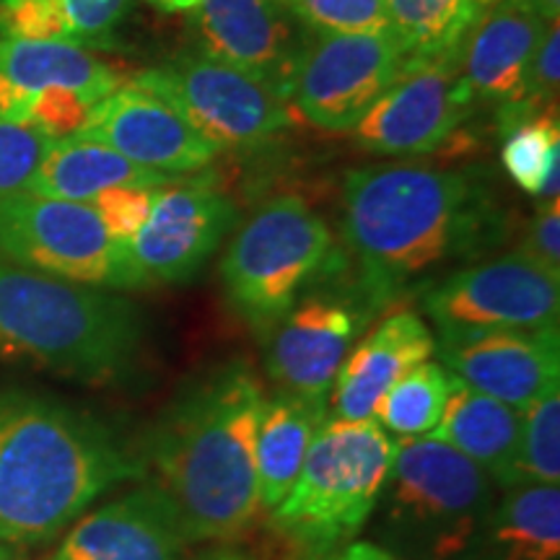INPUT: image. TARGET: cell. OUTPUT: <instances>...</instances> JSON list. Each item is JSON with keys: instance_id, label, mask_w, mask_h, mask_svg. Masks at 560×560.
Returning a JSON list of instances; mask_svg holds the SVG:
<instances>
[{"instance_id": "6da1fadb", "label": "cell", "mask_w": 560, "mask_h": 560, "mask_svg": "<svg viewBox=\"0 0 560 560\" xmlns=\"http://www.w3.org/2000/svg\"><path fill=\"white\" fill-rule=\"evenodd\" d=\"M501 231L465 172L416 161L363 166L342 182L338 265L380 312L425 272L490 249Z\"/></svg>"}, {"instance_id": "7a4b0ae2", "label": "cell", "mask_w": 560, "mask_h": 560, "mask_svg": "<svg viewBox=\"0 0 560 560\" xmlns=\"http://www.w3.org/2000/svg\"><path fill=\"white\" fill-rule=\"evenodd\" d=\"M265 392L247 361L219 363L192 380L140 444L145 470L177 511L187 542H234L260 516L257 431Z\"/></svg>"}, {"instance_id": "3957f363", "label": "cell", "mask_w": 560, "mask_h": 560, "mask_svg": "<svg viewBox=\"0 0 560 560\" xmlns=\"http://www.w3.org/2000/svg\"><path fill=\"white\" fill-rule=\"evenodd\" d=\"M149 478L140 446L58 397L0 387V542L52 540L96 499Z\"/></svg>"}, {"instance_id": "277c9868", "label": "cell", "mask_w": 560, "mask_h": 560, "mask_svg": "<svg viewBox=\"0 0 560 560\" xmlns=\"http://www.w3.org/2000/svg\"><path fill=\"white\" fill-rule=\"evenodd\" d=\"M143 350L132 301L0 260V361L112 387L136 380Z\"/></svg>"}, {"instance_id": "5b68a950", "label": "cell", "mask_w": 560, "mask_h": 560, "mask_svg": "<svg viewBox=\"0 0 560 560\" xmlns=\"http://www.w3.org/2000/svg\"><path fill=\"white\" fill-rule=\"evenodd\" d=\"M397 441L374 418L325 423L299 478L270 509V529L304 560L330 556L353 540L380 506Z\"/></svg>"}, {"instance_id": "8992f818", "label": "cell", "mask_w": 560, "mask_h": 560, "mask_svg": "<svg viewBox=\"0 0 560 560\" xmlns=\"http://www.w3.org/2000/svg\"><path fill=\"white\" fill-rule=\"evenodd\" d=\"M495 503V482L436 439L397 444L376 535L402 560H459Z\"/></svg>"}, {"instance_id": "52a82bcc", "label": "cell", "mask_w": 560, "mask_h": 560, "mask_svg": "<svg viewBox=\"0 0 560 560\" xmlns=\"http://www.w3.org/2000/svg\"><path fill=\"white\" fill-rule=\"evenodd\" d=\"M327 221L299 195H278L255 210L221 260L223 296L262 342L310 285L335 262Z\"/></svg>"}, {"instance_id": "ba28073f", "label": "cell", "mask_w": 560, "mask_h": 560, "mask_svg": "<svg viewBox=\"0 0 560 560\" xmlns=\"http://www.w3.org/2000/svg\"><path fill=\"white\" fill-rule=\"evenodd\" d=\"M0 260L91 289H149L128 244L86 202L32 192L0 198Z\"/></svg>"}, {"instance_id": "9c48e42d", "label": "cell", "mask_w": 560, "mask_h": 560, "mask_svg": "<svg viewBox=\"0 0 560 560\" xmlns=\"http://www.w3.org/2000/svg\"><path fill=\"white\" fill-rule=\"evenodd\" d=\"M130 83L172 104L219 153L260 149L291 125L289 104L200 50L140 70Z\"/></svg>"}, {"instance_id": "30bf717a", "label": "cell", "mask_w": 560, "mask_h": 560, "mask_svg": "<svg viewBox=\"0 0 560 560\" xmlns=\"http://www.w3.org/2000/svg\"><path fill=\"white\" fill-rule=\"evenodd\" d=\"M423 312L441 340L495 330H558L560 280L509 252L429 285Z\"/></svg>"}, {"instance_id": "8fae6325", "label": "cell", "mask_w": 560, "mask_h": 560, "mask_svg": "<svg viewBox=\"0 0 560 560\" xmlns=\"http://www.w3.org/2000/svg\"><path fill=\"white\" fill-rule=\"evenodd\" d=\"M402 68L389 34H310L289 104L314 128L353 132Z\"/></svg>"}, {"instance_id": "7c38bea8", "label": "cell", "mask_w": 560, "mask_h": 560, "mask_svg": "<svg viewBox=\"0 0 560 560\" xmlns=\"http://www.w3.org/2000/svg\"><path fill=\"white\" fill-rule=\"evenodd\" d=\"M459 50L405 66L400 79L355 125L359 149L374 156H423L439 151L478 107L462 73Z\"/></svg>"}, {"instance_id": "4fadbf2b", "label": "cell", "mask_w": 560, "mask_h": 560, "mask_svg": "<svg viewBox=\"0 0 560 560\" xmlns=\"http://www.w3.org/2000/svg\"><path fill=\"white\" fill-rule=\"evenodd\" d=\"M376 310L348 283L299 299L265 340V369L280 392L327 402L335 376Z\"/></svg>"}, {"instance_id": "5bb4252c", "label": "cell", "mask_w": 560, "mask_h": 560, "mask_svg": "<svg viewBox=\"0 0 560 560\" xmlns=\"http://www.w3.org/2000/svg\"><path fill=\"white\" fill-rule=\"evenodd\" d=\"M190 26L202 55L242 70L289 104L310 32L278 0H200Z\"/></svg>"}, {"instance_id": "9a60e30c", "label": "cell", "mask_w": 560, "mask_h": 560, "mask_svg": "<svg viewBox=\"0 0 560 560\" xmlns=\"http://www.w3.org/2000/svg\"><path fill=\"white\" fill-rule=\"evenodd\" d=\"M234 226L236 202L213 179H174L156 192L149 221L128 242V249L149 285L187 283Z\"/></svg>"}, {"instance_id": "2e32d148", "label": "cell", "mask_w": 560, "mask_h": 560, "mask_svg": "<svg viewBox=\"0 0 560 560\" xmlns=\"http://www.w3.org/2000/svg\"><path fill=\"white\" fill-rule=\"evenodd\" d=\"M75 136L100 140L132 164L170 177L206 170L219 156L172 104L130 81L104 96Z\"/></svg>"}, {"instance_id": "e0dca14e", "label": "cell", "mask_w": 560, "mask_h": 560, "mask_svg": "<svg viewBox=\"0 0 560 560\" xmlns=\"http://www.w3.org/2000/svg\"><path fill=\"white\" fill-rule=\"evenodd\" d=\"M441 366L467 387L524 412L560 387L558 330H495L439 340Z\"/></svg>"}, {"instance_id": "ac0fdd59", "label": "cell", "mask_w": 560, "mask_h": 560, "mask_svg": "<svg viewBox=\"0 0 560 560\" xmlns=\"http://www.w3.org/2000/svg\"><path fill=\"white\" fill-rule=\"evenodd\" d=\"M187 545L170 499L145 482L75 524L52 560H182Z\"/></svg>"}, {"instance_id": "d6986e66", "label": "cell", "mask_w": 560, "mask_h": 560, "mask_svg": "<svg viewBox=\"0 0 560 560\" xmlns=\"http://www.w3.org/2000/svg\"><path fill=\"white\" fill-rule=\"evenodd\" d=\"M548 26L529 0H503L475 21L459 50L475 104L501 109L522 100L524 73Z\"/></svg>"}, {"instance_id": "ffe728a7", "label": "cell", "mask_w": 560, "mask_h": 560, "mask_svg": "<svg viewBox=\"0 0 560 560\" xmlns=\"http://www.w3.org/2000/svg\"><path fill=\"white\" fill-rule=\"evenodd\" d=\"M436 353V340L416 312H395L350 348L332 384V410L340 420L374 416L392 384Z\"/></svg>"}, {"instance_id": "44dd1931", "label": "cell", "mask_w": 560, "mask_h": 560, "mask_svg": "<svg viewBox=\"0 0 560 560\" xmlns=\"http://www.w3.org/2000/svg\"><path fill=\"white\" fill-rule=\"evenodd\" d=\"M122 83V70L86 47L0 37V120L26 122L32 100L45 89H75L102 102Z\"/></svg>"}, {"instance_id": "7402d4cb", "label": "cell", "mask_w": 560, "mask_h": 560, "mask_svg": "<svg viewBox=\"0 0 560 560\" xmlns=\"http://www.w3.org/2000/svg\"><path fill=\"white\" fill-rule=\"evenodd\" d=\"M560 490L524 482L503 490L459 560H558Z\"/></svg>"}, {"instance_id": "603a6c76", "label": "cell", "mask_w": 560, "mask_h": 560, "mask_svg": "<svg viewBox=\"0 0 560 560\" xmlns=\"http://www.w3.org/2000/svg\"><path fill=\"white\" fill-rule=\"evenodd\" d=\"M520 412L482 392L457 384L429 436L475 462L495 486H516Z\"/></svg>"}, {"instance_id": "cb8c5ba5", "label": "cell", "mask_w": 560, "mask_h": 560, "mask_svg": "<svg viewBox=\"0 0 560 560\" xmlns=\"http://www.w3.org/2000/svg\"><path fill=\"white\" fill-rule=\"evenodd\" d=\"M177 177L143 170L109 145L83 136L52 140L26 192L37 198L89 202L109 187H164Z\"/></svg>"}, {"instance_id": "d4e9b609", "label": "cell", "mask_w": 560, "mask_h": 560, "mask_svg": "<svg viewBox=\"0 0 560 560\" xmlns=\"http://www.w3.org/2000/svg\"><path fill=\"white\" fill-rule=\"evenodd\" d=\"M327 402L280 392L265 400L257 431V493L262 509H276L299 478L314 436L325 425Z\"/></svg>"}, {"instance_id": "484cf974", "label": "cell", "mask_w": 560, "mask_h": 560, "mask_svg": "<svg viewBox=\"0 0 560 560\" xmlns=\"http://www.w3.org/2000/svg\"><path fill=\"white\" fill-rule=\"evenodd\" d=\"M132 0H0V37L109 45L130 16Z\"/></svg>"}, {"instance_id": "4316f807", "label": "cell", "mask_w": 560, "mask_h": 560, "mask_svg": "<svg viewBox=\"0 0 560 560\" xmlns=\"http://www.w3.org/2000/svg\"><path fill=\"white\" fill-rule=\"evenodd\" d=\"M503 170L520 190L552 200L560 192L558 104L532 107L516 102L499 109Z\"/></svg>"}, {"instance_id": "83f0119b", "label": "cell", "mask_w": 560, "mask_h": 560, "mask_svg": "<svg viewBox=\"0 0 560 560\" xmlns=\"http://www.w3.org/2000/svg\"><path fill=\"white\" fill-rule=\"evenodd\" d=\"M389 34L400 47L405 66L444 58L459 50L480 19L472 0H384Z\"/></svg>"}, {"instance_id": "f1b7e54d", "label": "cell", "mask_w": 560, "mask_h": 560, "mask_svg": "<svg viewBox=\"0 0 560 560\" xmlns=\"http://www.w3.org/2000/svg\"><path fill=\"white\" fill-rule=\"evenodd\" d=\"M457 384V376L446 366H441V363H418L402 380L392 384L387 395L376 402L374 420L387 433H395V436H429L439 425L441 412H444Z\"/></svg>"}, {"instance_id": "f546056e", "label": "cell", "mask_w": 560, "mask_h": 560, "mask_svg": "<svg viewBox=\"0 0 560 560\" xmlns=\"http://www.w3.org/2000/svg\"><path fill=\"white\" fill-rule=\"evenodd\" d=\"M516 486H558L560 482V387L545 392L520 412Z\"/></svg>"}, {"instance_id": "4dcf8cb0", "label": "cell", "mask_w": 560, "mask_h": 560, "mask_svg": "<svg viewBox=\"0 0 560 560\" xmlns=\"http://www.w3.org/2000/svg\"><path fill=\"white\" fill-rule=\"evenodd\" d=\"M278 3L310 34H389L384 0H278Z\"/></svg>"}, {"instance_id": "1f68e13d", "label": "cell", "mask_w": 560, "mask_h": 560, "mask_svg": "<svg viewBox=\"0 0 560 560\" xmlns=\"http://www.w3.org/2000/svg\"><path fill=\"white\" fill-rule=\"evenodd\" d=\"M52 138L30 122L0 120V198L26 192Z\"/></svg>"}, {"instance_id": "d6a6232c", "label": "cell", "mask_w": 560, "mask_h": 560, "mask_svg": "<svg viewBox=\"0 0 560 560\" xmlns=\"http://www.w3.org/2000/svg\"><path fill=\"white\" fill-rule=\"evenodd\" d=\"M96 104L100 102H96L94 96L83 94V91L52 86L39 91V94L34 96L26 122L45 132L47 138L60 140L75 136V132L86 125L91 109H94Z\"/></svg>"}, {"instance_id": "836d02e7", "label": "cell", "mask_w": 560, "mask_h": 560, "mask_svg": "<svg viewBox=\"0 0 560 560\" xmlns=\"http://www.w3.org/2000/svg\"><path fill=\"white\" fill-rule=\"evenodd\" d=\"M161 187H109L89 202L117 242L128 244L149 221L153 200Z\"/></svg>"}, {"instance_id": "e575fe53", "label": "cell", "mask_w": 560, "mask_h": 560, "mask_svg": "<svg viewBox=\"0 0 560 560\" xmlns=\"http://www.w3.org/2000/svg\"><path fill=\"white\" fill-rule=\"evenodd\" d=\"M524 260L537 265L550 278L560 280V200H545L524 229L520 247L514 249Z\"/></svg>"}, {"instance_id": "d590c367", "label": "cell", "mask_w": 560, "mask_h": 560, "mask_svg": "<svg viewBox=\"0 0 560 560\" xmlns=\"http://www.w3.org/2000/svg\"><path fill=\"white\" fill-rule=\"evenodd\" d=\"M558 86H560V32L558 21H550L545 30L540 45L532 52V60L524 73L522 100L532 107H550L558 104ZM516 104V102H514Z\"/></svg>"}, {"instance_id": "8d00e7d4", "label": "cell", "mask_w": 560, "mask_h": 560, "mask_svg": "<svg viewBox=\"0 0 560 560\" xmlns=\"http://www.w3.org/2000/svg\"><path fill=\"white\" fill-rule=\"evenodd\" d=\"M319 560H402V558L392 556L389 550H384L382 545H374V542H348Z\"/></svg>"}, {"instance_id": "74e56055", "label": "cell", "mask_w": 560, "mask_h": 560, "mask_svg": "<svg viewBox=\"0 0 560 560\" xmlns=\"http://www.w3.org/2000/svg\"><path fill=\"white\" fill-rule=\"evenodd\" d=\"M535 5V11L540 13L545 21H558L560 13V0H529Z\"/></svg>"}, {"instance_id": "f35d334b", "label": "cell", "mask_w": 560, "mask_h": 560, "mask_svg": "<svg viewBox=\"0 0 560 560\" xmlns=\"http://www.w3.org/2000/svg\"><path fill=\"white\" fill-rule=\"evenodd\" d=\"M0 560H30V558H26L24 545L0 542Z\"/></svg>"}, {"instance_id": "ab89813d", "label": "cell", "mask_w": 560, "mask_h": 560, "mask_svg": "<svg viewBox=\"0 0 560 560\" xmlns=\"http://www.w3.org/2000/svg\"><path fill=\"white\" fill-rule=\"evenodd\" d=\"M200 0H166V11H192Z\"/></svg>"}, {"instance_id": "60d3db41", "label": "cell", "mask_w": 560, "mask_h": 560, "mask_svg": "<svg viewBox=\"0 0 560 560\" xmlns=\"http://www.w3.org/2000/svg\"><path fill=\"white\" fill-rule=\"evenodd\" d=\"M475 9H478V13L482 16V13H488L490 9H495V5L503 3V0H472Z\"/></svg>"}, {"instance_id": "b9f144b4", "label": "cell", "mask_w": 560, "mask_h": 560, "mask_svg": "<svg viewBox=\"0 0 560 560\" xmlns=\"http://www.w3.org/2000/svg\"><path fill=\"white\" fill-rule=\"evenodd\" d=\"M151 5H156V9H161V11H166V0H149Z\"/></svg>"}, {"instance_id": "7bdbcfd3", "label": "cell", "mask_w": 560, "mask_h": 560, "mask_svg": "<svg viewBox=\"0 0 560 560\" xmlns=\"http://www.w3.org/2000/svg\"><path fill=\"white\" fill-rule=\"evenodd\" d=\"M187 560H202L200 556H192V558H187Z\"/></svg>"}]
</instances>
